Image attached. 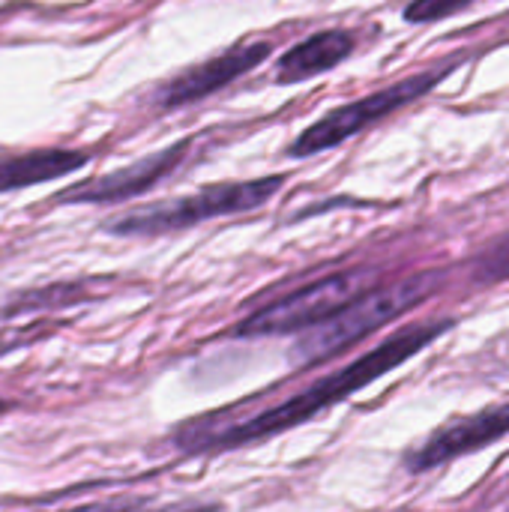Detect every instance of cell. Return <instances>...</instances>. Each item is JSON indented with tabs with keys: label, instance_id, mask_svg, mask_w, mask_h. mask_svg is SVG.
<instances>
[{
	"label": "cell",
	"instance_id": "6da1fadb",
	"mask_svg": "<svg viewBox=\"0 0 509 512\" xmlns=\"http://www.w3.org/2000/svg\"><path fill=\"white\" fill-rule=\"evenodd\" d=\"M453 318H438V321H417L408 324L402 330H396L393 336H387L381 345H375L372 351L360 354L357 360L345 363L342 369L318 378L315 384H309L306 390H300L297 396L252 414L240 423L225 426L222 432L204 435L198 441H192L186 447V453H201V450H237V447H249L258 444L264 438L291 432L309 420H315L318 414H324L327 408L351 399L354 393H360L363 387L375 384L378 378H384L387 372L399 369L402 363H408L411 357H417L420 351H426L432 342H438L444 333L453 330Z\"/></svg>",
	"mask_w": 509,
	"mask_h": 512
},
{
	"label": "cell",
	"instance_id": "7a4b0ae2",
	"mask_svg": "<svg viewBox=\"0 0 509 512\" xmlns=\"http://www.w3.org/2000/svg\"><path fill=\"white\" fill-rule=\"evenodd\" d=\"M444 282H447V270H420L396 282L366 288L339 312H333L327 321L300 333L294 351L297 363L318 366L324 360H333L336 354L354 348L357 342L378 333L381 327L399 321L411 309L423 306L429 297H435L444 288Z\"/></svg>",
	"mask_w": 509,
	"mask_h": 512
},
{
	"label": "cell",
	"instance_id": "3957f363",
	"mask_svg": "<svg viewBox=\"0 0 509 512\" xmlns=\"http://www.w3.org/2000/svg\"><path fill=\"white\" fill-rule=\"evenodd\" d=\"M285 177L270 174V177H255V180H228V183H213L204 186L192 195L159 201L141 210H132L108 225L111 234L117 237H162L171 231L195 228L210 219L222 216H237V213H252L264 207L276 192L282 189Z\"/></svg>",
	"mask_w": 509,
	"mask_h": 512
},
{
	"label": "cell",
	"instance_id": "277c9868",
	"mask_svg": "<svg viewBox=\"0 0 509 512\" xmlns=\"http://www.w3.org/2000/svg\"><path fill=\"white\" fill-rule=\"evenodd\" d=\"M453 60L447 63H438L432 69H423V72H414L390 87H381L369 96H360L354 102H345L333 111H327L321 120H315L312 126H306L294 144L288 147V156L294 159H306V156H315V153H324V150H333L339 144H345L348 138L366 132L369 126L387 120L390 114L414 105L417 99H423L426 93H432L450 72H453Z\"/></svg>",
	"mask_w": 509,
	"mask_h": 512
},
{
	"label": "cell",
	"instance_id": "5b68a950",
	"mask_svg": "<svg viewBox=\"0 0 509 512\" xmlns=\"http://www.w3.org/2000/svg\"><path fill=\"white\" fill-rule=\"evenodd\" d=\"M378 276H381L378 267H351V270L330 273L312 285H303V288L261 306L258 312L243 318L234 333L243 339L300 336V333L312 330L315 324L327 321L333 312H339L357 294L372 288L378 282Z\"/></svg>",
	"mask_w": 509,
	"mask_h": 512
},
{
	"label": "cell",
	"instance_id": "8992f818",
	"mask_svg": "<svg viewBox=\"0 0 509 512\" xmlns=\"http://www.w3.org/2000/svg\"><path fill=\"white\" fill-rule=\"evenodd\" d=\"M509 435V402L489 405L471 417H459L441 429H435L423 444L405 453L402 465L408 474H426L444 468L462 456L480 453Z\"/></svg>",
	"mask_w": 509,
	"mask_h": 512
},
{
	"label": "cell",
	"instance_id": "52a82bcc",
	"mask_svg": "<svg viewBox=\"0 0 509 512\" xmlns=\"http://www.w3.org/2000/svg\"><path fill=\"white\" fill-rule=\"evenodd\" d=\"M270 51H273L270 42L234 45V48L198 63V66L183 69L180 75L168 78L165 84H159L156 93H153V105L162 108V111H174V108L204 102L207 96L225 90L228 84H234L237 78H243L255 66H261L270 57Z\"/></svg>",
	"mask_w": 509,
	"mask_h": 512
},
{
	"label": "cell",
	"instance_id": "ba28073f",
	"mask_svg": "<svg viewBox=\"0 0 509 512\" xmlns=\"http://www.w3.org/2000/svg\"><path fill=\"white\" fill-rule=\"evenodd\" d=\"M192 141H177L165 150H156L126 168H117L111 174L102 177H90L72 189H66L63 195H57L60 204H117L126 198H135L153 186H159L162 180H168L186 159Z\"/></svg>",
	"mask_w": 509,
	"mask_h": 512
},
{
	"label": "cell",
	"instance_id": "9c48e42d",
	"mask_svg": "<svg viewBox=\"0 0 509 512\" xmlns=\"http://www.w3.org/2000/svg\"><path fill=\"white\" fill-rule=\"evenodd\" d=\"M354 54V36L342 27L318 30L288 48L276 63V81L279 84H300L309 78H318L339 63H345Z\"/></svg>",
	"mask_w": 509,
	"mask_h": 512
},
{
	"label": "cell",
	"instance_id": "30bf717a",
	"mask_svg": "<svg viewBox=\"0 0 509 512\" xmlns=\"http://www.w3.org/2000/svg\"><path fill=\"white\" fill-rule=\"evenodd\" d=\"M90 162V153L84 150H30L21 156L0 159V192H18L27 186H39L48 180H60Z\"/></svg>",
	"mask_w": 509,
	"mask_h": 512
},
{
	"label": "cell",
	"instance_id": "8fae6325",
	"mask_svg": "<svg viewBox=\"0 0 509 512\" xmlns=\"http://www.w3.org/2000/svg\"><path fill=\"white\" fill-rule=\"evenodd\" d=\"M471 279L474 285H501L509 282V231L489 243L474 261H471Z\"/></svg>",
	"mask_w": 509,
	"mask_h": 512
},
{
	"label": "cell",
	"instance_id": "7c38bea8",
	"mask_svg": "<svg viewBox=\"0 0 509 512\" xmlns=\"http://www.w3.org/2000/svg\"><path fill=\"white\" fill-rule=\"evenodd\" d=\"M471 3L474 0H411L405 6V21H411V24H435L441 18H450L456 12H462Z\"/></svg>",
	"mask_w": 509,
	"mask_h": 512
},
{
	"label": "cell",
	"instance_id": "4fadbf2b",
	"mask_svg": "<svg viewBox=\"0 0 509 512\" xmlns=\"http://www.w3.org/2000/svg\"><path fill=\"white\" fill-rule=\"evenodd\" d=\"M150 512H219L216 504H180V507H168V510H150Z\"/></svg>",
	"mask_w": 509,
	"mask_h": 512
},
{
	"label": "cell",
	"instance_id": "5bb4252c",
	"mask_svg": "<svg viewBox=\"0 0 509 512\" xmlns=\"http://www.w3.org/2000/svg\"><path fill=\"white\" fill-rule=\"evenodd\" d=\"M129 507L123 504H87V507H75V510H63V512H126Z\"/></svg>",
	"mask_w": 509,
	"mask_h": 512
},
{
	"label": "cell",
	"instance_id": "9a60e30c",
	"mask_svg": "<svg viewBox=\"0 0 509 512\" xmlns=\"http://www.w3.org/2000/svg\"><path fill=\"white\" fill-rule=\"evenodd\" d=\"M6 411H12V402H6V399L0 396V414H6Z\"/></svg>",
	"mask_w": 509,
	"mask_h": 512
}]
</instances>
